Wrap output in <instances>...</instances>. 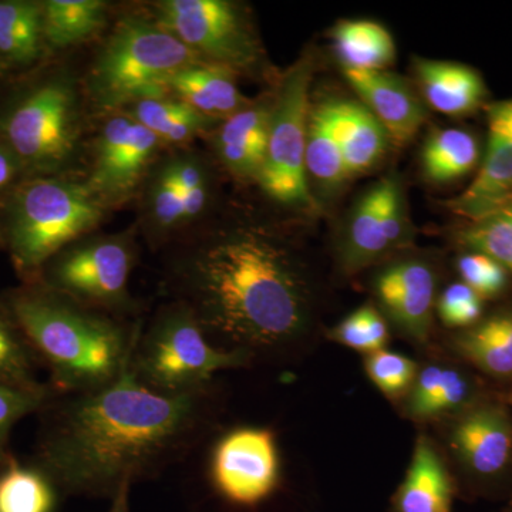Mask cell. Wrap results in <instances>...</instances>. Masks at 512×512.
<instances>
[{
  "mask_svg": "<svg viewBox=\"0 0 512 512\" xmlns=\"http://www.w3.org/2000/svg\"><path fill=\"white\" fill-rule=\"evenodd\" d=\"M211 410V386L167 396L127 369L103 389L56 393L39 413L29 463L59 494L113 498L190 454L210 426Z\"/></svg>",
  "mask_w": 512,
  "mask_h": 512,
  "instance_id": "6da1fadb",
  "label": "cell"
},
{
  "mask_svg": "<svg viewBox=\"0 0 512 512\" xmlns=\"http://www.w3.org/2000/svg\"><path fill=\"white\" fill-rule=\"evenodd\" d=\"M167 284L212 343L251 359L288 349L308 329L311 288L301 261L259 225L192 238L168 265Z\"/></svg>",
  "mask_w": 512,
  "mask_h": 512,
  "instance_id": "7a4b0ae2",
  "label": "cell"
},
{
  "mask_svg": "<svg viewBox=\"0 0 512 512\" xmlns=\"http://www.w3.org/2000/svg\"><path fill=\"white\" fill-rule=\"evenodd\" d=\"M0 296L57 393L103 389L130 366L140 320L97 311L39 282H22Z\"/></svg>",
  "mask_w": 512,
  "mask_h": 512,
  "instance_id": "3957f363",
  "label": "cell"
},
{
  "mask_svg": "<svg viewBox=\"0 0 512 512\" xmlns=\"http://www.w3.org/2000/svg\"><path fill=\"white\" fill-rule=\"evenodd\" d=\"M0 99V141L28 178L73 175L83 154L82 93L63 67H36Z\"/></svg>",
  "mask_w": 512,
  "mask_h": 512,
  "instance_id": "277c9868",
  "label": "cell"
},
{
  "mask_svg": "<svg viewBox=\"0 0 512 512\" xmlns=\"http://www.w3.org/2000/svg\"><path fill=\"white\" fill-rule=\"evenodd\" d=\"M106 208L74 175L28 178L0 202V244L22 282L57 252L92 234Z\"/></svg>",
  "mask_w": 512,
  "mask_h": 512,
  "instance_id": "5b68a950",
  "label": "cell"
},
{
  "mask_svg": "<svg viewBox=\"0 0 512 512\" xmlns=\"http://www.w3.org/2000/svg\"><path fill=\"white\" fill-rule=\"evenodd\" d=\"M204 62L153 18L120 20L94 57L84 90L96 109L116 113L151 97L167 96L165 80Z\"/></svg>",
  "mask_w": 512,
  "mask_h": 512,
  "instance_id": "8992f818",
  "label": "cell"
},
{
  "mask_svg": "<svg viewBox=\"0 0 512 512\" xmlns=\"http://www.w3.org/2000/svg\"><path fill=\"white\" fill-rule=\"evenodd\" d=\"M249 360L245 353L215 346L190 309L173 301L141 326L128 369L147 389L180 396L207 389L218 372Z\"/></svg>",
  "mask_w": 512,
  "mask_h": 512,
  "instance_id": "52a82bcc",
  "label": "cell"
},
{
  "mask_svg": "<svg viewBox=\"0 0 512 512\" xmlns=\"http://www.w3.org/2000/svg\"><path fill=\"white\" fill-rule=\"evenodd\" d=\"M136 261V239L131 232L87 235L57 252L32 282L97 311L128 319L138 313L128 286Z\"/></svg>",
  "mask_w": 512,
  "mask_h": 512,
  "instance_id": "ba28073f",
  "label": "cell"
},
{
  "mask_svg": "<svg viewBox=\"0 0 512 512\" xmlns=\"http://www.w3.org/2000/svg\"><path fill=\"white\" fill-rule=\"evenodd\" d=\"M311 79L312 60L305 56L279 80L272 96L265 161L256 180L271 200L308 211L315 205L306 173Z\"/></svg>",
  "mask_w": 512,
  "mask_h": 512,
  "instance_id": "9c48e42d",
  "label": "cell"
},
{
  "mask_svg": "<svg viewBox=\"0 0 512 512\" xmlns=\"http://www.w3.org/2000/svg\"><path fill=\"white\" fill-rule=\"evenodd\" d=\"M154 20L190 47L204 62L235 74H258L265 52L248 13L229 0H164L154 5Z\"/></svg>",
  "mask_w": 512,
  "mask_h": 512,
  "instance_id": "30bf717a",
  "label": "cell"
},
{
  "mask_svg": "<svg viewBox=\"0 0 512 512\" xmlns=\"http://www.w3.org/2000/svg\"><path fill=\"white\" fill-rule=\"evenodd\" d=\"M163 141L124 111L111 113L94 138L86 184L104 208L124 204L146 181Z\"/></svg>",
  "mask_w": 512,
  "mask_h": 512,
  "instance_id": "8fae6325",
  "label": "cell"
},
{
  "mask_svg": "<svg viewBox=\"0 0 512 512\" xmlns=\"http://www.w3.org/2000/svg\"><path fill=\"white\" fill-rule=\"evenodd\" d=\"M211 478L215 490L229 503L242 507L262 503L278 485L274 433L255 427L229 431L212 453Z\"/></svg>",
  "mask_w": 512,
  "mask_h": 512,
  "instance_id": "7c38bea8",
  "label": "cell"
},
{
  "mask_svg": "<svg viewBox=\"0 0 512 512\" xmlns=\"http://www.w3.org/2000/svg\"><path fill=\"white\" fill-rule=\"evenodd\" d=\"M409 238L402 185L396 175H389L356 202L343 238V266L355 272L376 264L404 247Z\"/></svg>",
  "mask_w": 512,
  "mask_h": 512,
  "instance_id": "4fadbf2b",
  "label": "cell"
},
{
  "mask_svg": "<svg viewBox=\"0 0 512 512\" xmlns=\"http://www.w3.org/2000/svg\"><path fill=\"white\" fill-rule=\"evenodd\" d=\"M487 150L480 171L451 211L470 222L490 217L512 202V99L488 107Z\"/></svg>",
  "mask_w": 512,
  "mask_h": 512,
  "instance_id": "5bb4252c",
  "label": "cell"
},
{
  "mask_svg": "<svg viewBox=\"0 0 512 512\" xmlns=\"http://www.w3.org/2000/svg\"><path fill=\"white\" fill-rule=\"evenodd\" d=\"M360 103L379 120L390 143H410L426 121L427 113L410 84L387 70H343Z\"/></svg>",
  "mask_w": 512,
  "mask_h": 512,
  "instance_id": "9a60e30c",
  "label": "cell"
},
{
  "mask_svg": "<svg viewBox=\"0 0 512 512\" xmlns=\"http://www.w3.org/2000/svg\"><path fill=\"white\" fill-rule=\"evenodd\" d=\"M384 312L410 338L424 342L433 319L436 275L421 261L397 262L376 279Z\"/></svg>",
  "mask_w": 512,
  "mask_h": 512,
  "instance_id": "2e32d148",
  "label": "cell"
},
{
  "mask_svg": "<svg viewBox=\"0 0 512 512\" xmlns=\"http://www.w3.org/2000/svg\"><path fill=\"white\" fill-rule=\"evenodd\" d=\"M272 97L249 103L215 128V150L222 165L239 180H258L268 147Z\"/></svg>",
  "mask_w": 512,
  "mask_h": 512,
  "instance_id": "e0dca14e",
  "label": "cell"
},
{
  "mask_svg": "<svg viewBox=\"0 0 512 512\" xmlns=\"http://www.w3.org/2000/svg\"><path fill=\"white\" fill-rule=\"evenodd\" d=\"M458 457L480 477H494L507 466L512 447V424L497 406H483L458 421L453 430Z\"/></svg>",
  "mask_w": 512,
  "mask_h": 512,
  "instance_id": "ac0fdd59",
  "label": "cell"
},
{
  "mask_svg": "<svg viewBox=\"0 0 512 512\" xmlns=\"http://www.w3.org/2000/svg\"><path fill=\"white\" fill-rule=\"evenodd\" d=\"M235 76L237 74L227 67L200 62L168 77L164 89L167 96L173 93L175 99L190 104L205 116L222 121L251 103L238 89Z\"/></svg>",
  "mask_w": 512,
  "mask_h": 512,
  "instance_id": "d6986e66",
  "label": "cell"
},
{
  "mask_svg": "<svg viewBox=\"0 0 512 512\" xmlns=\"http://www.w3.org/2000/svg\"><path fill=\"white\" fill-rule=\"evenodd\" d=\"M414 72L424 99L434 110L447 116L473 113L487 94L480 73L466 64L417 59Z\"/></svg>",
  "mask_w": 512,
  "mask_h": 512,
  "instance_id": "ffe728a7",
  "label": "cell"
},
{
  "mask_svg": "<svg viewBox=\"0 0 512 512\" xmlns=\"http://www.w3.org/2000/svg\"><path fill=\"white\" fill-rule=\"evenodd\" d=\"M46 55L42 2L0 0V60L12 72H28Z\"/></svg>",
  "mask_w": 512,
  "mask_h": 512,
  "instance_id": "44dd1931",
  "label": "cell"
},
{
  "mask_svg": "<svg viewBox=\"0 0 512 512\" xmlns=\"http://www.w3.org/2000/svg\"><path fill=\"white\" fill-rule=\"evenodd\" d=\"M333 111L349 178L369 173L390 143L386 130L360 101L333 100Z\"/></svg>",
  "mask_w": 512,
  "mask_h": 512,
  "instance_id": "7402d4cb",
  "label": "cell"
},
{
  "mask_svg": "<svg viewBox=\"0 0 512 512\" xmlns=\"http://www.w3.org/2000/svg\"><path fill=\"white\" fill-rule=\"evenodd\" d=\"M451 498L453 488L446 468L429 441L420 439L394 500L396 512H450Z\"/></svg>",
  "mask_w": 512,
  "mask_h": 512,
  "instance_id": "603a6c76",
  "label": "cell"
},
{
  "mask_svg": "<svg viewBox=\"0 0 512 512\" xmlns=\"http://www.w3.org/2000/svg\"><path fill=\"white\" fill-rule=\"evenodd\" d=\"M121 111L156 134L163 144L190 143L195 137L215 130L221 123L190 104L168 96L138 100Z\"/></svg>",
  "mask_w": 512,
  "mask_h": 512,
  "instance_id": "cb8c5ba5",
  "label": "cell"
},
{
  "mask_svg": "<svg viewBox=\"0 0 512 512\" xmlns=\"http://www.w3.org/2000/svg\"><path fill=\"white\" fill-rule=\"evenodd\" d=\"M43 37L47 53L69 49L104 28L107 6L103 0H45Z\"/></svg>",
  "mask_w": 512,
  "mask_h": 512,
  "instance_id": "d4e9b609",
  "label": "cell"
},
{
  "mask_svg": "<svg viewBox=\"0 0 512 512\" xmlns=\"http://www.w3.org/2000/svg\"><path fill=\"white\" fill-rule=\"evenodd\" d=\"M332 40L343 70H386L396 59L393 36L372 20H343Z\"/></svg>",
  "mask_w": 512,
  "mask_h": 512,
  "instance_id": "484cf974",
  "label": "cell"
},
{
  "mask_svg": "<svg viewBox=\"0 0 512 512\" xmlns=\"http://www.w3.org/2000/svg\"><path fill=\"white\" fill-rule=\"evenodd\" d=\"M306 173L328 188L339 187L349 180L336 130L333 100L316 104L309 111Z\"/></svg>",
  "mask_w": 512,
  "mask_h": 512,
  "instance_id": "4316f807",
  "label": "cell"
},
{
  "mask_svg": "<svg viewBox=\"0 0 512 512\" xmlns=\"http://www.w3.org/2000/svg\"><path fill=\"white\" fill-rule=\"evenodd\" d=\"M480 160L477 138L461 128H441L427 137L421 164L429 180L450 183L466 177Z\"/></svg>",
  "mask_w": 512,
  "mask_h": 512,
  "instance_id": "83f0119b",
  "label": "cell"
},
{
  "mask_svg": "<svg viewBox=\"0 0 512 512\" xmlns=\"http://www.w3.org/2000/svg\"><path fill=\"white\" fill-rule=\"evenodd\" d=\"M457 350L494 376L512 375V313H498L457 339Z\"/></svg>",
  "mask_w": 512,
  "mask_h": 512,
  "instance_id": "f1b7e54d",
  "label": "cell"
},
{
  "mask_svg": "<svg viewBox=\"0 0 512 512\" xmlns=\"http://www.w3.org/2000/svg\"><path fill=\"white\" fill-rule=\"evenodd\" d=\"M412 386L407 409L416 419H430L454 412L471 396L466 377L448 367H426Z\"/></svg>",
  "mask_w": 512,
  "mask_h": 512,
  "instance_id": "f546056e",
  "label": "cell"
},
{
  "mask_svg": "<svg viewBox=\"0 0 512 512\" xmlns=\"http://www.w3.org/2000/svg\"><path fill=\"white\" fill-rule=\"evenodd\" d=\"M55 485L30 463L10 457L0 468V512H55Z\"/></svg>",
  "mask_w": 512,
  "mask_h": 512,
  "instance_id": "4dcf8cb0",
  "label": "cell"
},
{
  "mask_svg": "<svg viewBox=\"0 0 512 512\" xmlns=\"http://www.w3.org/2000/svg\"><path fill=\"white\" fill-rule=\"evenodd\" d=\"M40 362L0 296V382L25 389H40Z\"/></svg>",
  "mask_w": 512,
  "mask_h": 512,
  "instance_id": "1f68e13d",
  "label": "cell"
},
{
  "mask_svg": "<svg viewBox=\"0 0 512 512\" xmlns=\"http://www.w3.org/2000/svg\"><path fill=\"white\" fill-rule=\"evenodd\" d=\"M144 194L147 231L154 238L173 234L185 225L184 202L175 183L170 164L164 161L148 178Z\"/></svg>",
  "mask_w": 512,
  "mask_h": 512,
  "instance_id": "d6a6232c",
  "label": "cell"
},
{
  "mask_svg": "<svg viewBox=\"0 0 512 512\" xmlns=\"http://www.w3.org/2000/svg\"><path fill=\"white\" fill-rule=\"evenodd\" d=\"M461 244L500 262L512 272V202L460 232Z\"/></svg>",
  "mask_w": 512,
  "mask_h": 512,
  "instance_id": "836d02e7",
  "label": "cell"
},
{
  "mask_svg": "<svg viewBox=\"0 0 512 512\" xmlns=\"http://www.w3.org/2000/svg\"><path fill=\"white\" fill-rule=\"evenodd\" d=\"M56 393L49 383L40 389H25L0 382V468L12 457L9 439L13 427L30 414L42 412Z\"/></svg>",
  "mask_w": 512,
  "mask_h": 512,
  "instance_id": "e575fe53",
  "label": "cell"
},
{
  "mask_svg": "<svg viewBox=\"0 0 512 512\" xmlns=\"http://www.w3.org/2000/svg\"><path fill=\"white\" fill-rule=\"evenodd\" d=\"M171 173L184 202L185 225L200 218L211 202V174L201 157L194 153L168 158Z\"/></svg>",
  "mask_w": 512,
  "mask_h": 512,
  "instance_id": "d590c367",
  "label": "cell"
},
{
  "mask_svg": "<svg viewBox=\"0 0 512 512\" xmlns=\"http://www.w3.org/2000/svg\"><path fill=\"white\" fill-rule=\"evenodd\" d=\"M332 339L359 352H380L389 340V329L383 316L373 306L366 305L350 313L333 329Z\"/></svg>",
  "mask_w": 512,
  "mask_h": 512,
  "instance_id": "8d00e7d4",
  "label": "cell"
},
{
  "mask_svg": "<svg viewBox=\"0 0 512 512\" xmlns=\"http://www.w3.org/2000/svg\"><path fill=\"white\" fill-rule=\"evenodd\" d=\"M366 372L380 392L399 396L416 380L417 366L409 357L380 350L367 356Z\"/></svg>",
  "mask_w": 512,
  "mask_h": 512,
  "instance_id": "74e56055",
  "label": "cell"
},
{
  "mask_svg": "<svg viewBox=\"0 0 512 512\" xmlns=\"http://www.w3.org/2000/svg\"><path fill=\"white\" fill-rule=\"evenodd\" d=\"M458 272L464 285L477 293L481 299L493 298L503 292L507 285V269L491 256L481 252H470L458 261Z\"/></svg>",
  "mask_w": 512,
  "mask_h": 512,
  "instance_id": "f35d334b",
  "label": "cell"
},
{
  "mask_svg": "<svg viewBox=\"0 0 512 512\" xmlns=\"http://www.w3.org/2000/svg\"><path fill=\"white\" fill-rule=\"evenodd\" d=\"M437 311L440 319L450 328H467L480 318L483 303L480 296L467 285L453 284L441 293Z\"/></svg>",
  "mask_w": 512,
  "mask_h": 512,
  "instance_id": "ab89813d",
  "label": "cell"
},
{
  "mask_svg": "<svg viewBox=\"0 0 512 512\" xmlns=\"http://www.w3.org/2000/svg\"><path fill=\"white\" fill-rule=\"evenodd\" d=\"M25 180H28V175L19 158L0 141V202Z\"/></svg>",
  "mask_w": 512,
  "mask_h": 512,
  "instance_id": "60d3db41",
  "label": "cell"
},
{
  "mask_svg": "<svg viewBox=\"0 0 512 512\" xmlns=\"http://www.w3.org/2000/svg\"><path fill=\"white\" fill-rule=\"evenodd\" d=\"M130 488L131 485H126L111 498L113 503H111L109 512H130Z\"/></svg>",
  "mask_w": 512,
  "mask_h": 512,
  "instance_id": "b9f144b4",
  "label": "cell"
},
{
  "mask_svg": "<svg viewBox=\"0 0 512 512\" xmlns=\"http://www.w3.org/2000/svg\"><path fill=\"white\" fill-rule=\"evenodd\" d=\"M10 73H12V70H10L2 60H0V83H2L3 80L8 79Z\"/></svg>",
  "mask_w": 512,
  "mask_h": 512,
  "instance_id": "7bdbcfd3",
  "label": "cell"
},
{
  "mask_svg": "<svg viewBox=\"0 0 512 512\" xmlns=\"http://www.w3.org/2000/svg\"><path fill=\"white\" fill-rule=\"evenodd\" d=\"M0 247H2V244H0Z\"/></svg>",
  "mask_w": 512,
  "mask_h": 512,
  "instance_id": "ee69618b",
  "label": "cell"
},
{
  "mask_svg": "<svg viewBox=\"0 0 512 512\" xmlns=\"http://www.w3.org/2000/svg\"><path fill=\"white\" fill-rule=\"evenodd\" d=\"M511 512H512V510H511Z\"/></svg>",
  "mask_w": 512,
  "mask_h": 512,
  "instance_id": "f6af8a7d",
  "label": "cell"
}]
</instances>
